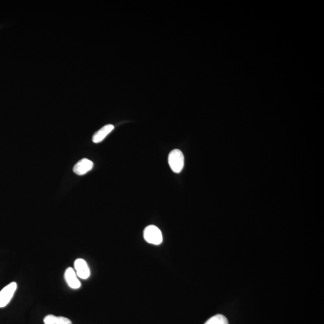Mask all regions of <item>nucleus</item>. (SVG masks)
Masks as SVG:
<instances>
[{"label":"nucleus","instance_id":"f257e3e1","mask_svg":"<svg viewBox=\"0 0 324 324\" xmlns=\"http://www.w3.org/2000/svg\"><path fill=\"white\" fill-rule=\"evenodd\" d=\"M168 163L170 168L175 173H181L184 167V155L180 149L172 151L168 156Z\"/></svg>","mask_w":324,"mask_h":324},{"label":"nucleus","instance_id":"f03ea898","mask_svg":"<svg viewBox=\"0 0 324 324\" xmlns=\"http://www.w3.org/2000/svg\"><path fill=\"white\" fill-rule=\"evenodd\" d=\"M144 239L154 245H159L163 242V235L159 228L154 225L146 227L144 231Z\"/></svg>","mask_w":324,"mask_h":324},{"label":"nucleus","instance_id":"7ed1b4c3","mask_svg":"<svg viewBox=\"0 0 324 324\" xmlns=\"http://www.w3.org/2000/svg\"><path fill=\"white\" fill-rule=\"evenodd\" d=\"M17 287L18 285L16 282H12L0 291V308L6 306L10 303Z\"/></svg>","mask_w":324,"mask_h":324},{"label":"nucleus","instance_id":"20e7f679","mask_svg":"<svg viewBox=\"0 0 324 324\" xmlns=\"http://www.w3.org/2000/svg\"><path fill=\"white\" fill-rule=\"evenodd\" d=\"M74 269L77 277L82 279H87L90 276V270L84 259L78 258L74 262Z\"/></svg>","mask_w":324,"mask_h":324},{"label":"nucleus","instance_id":"39448f33","mask_svg":"<svg viewBox=\"0 0 324 324\" xmlns=\"http://www.w3.org/2000/svg\"><path fill=\"white\" fill-rule=\"evenodd\" d=\"M65 279L68 286L73 289H77L81 287V282L77 279V276L73 268L69 267L65 273Z\"/></svg>","mask_w":324,"mask_h":324},{"label":"nucleus","instance_id":"423d86ee","mask_svg":"<svg viewBox=\"0 0 324 324\" xmlns=\"http://www.w3.org/2000/svg\"><path fill=\"white\" fill-rule=\"evenodd\" d=\"M93 163L87 159H83L74 166L73 171L74 174L78 176H83L92 170Z\"/></svg>","mask_w":324,"mask_h":324},{"label":"nucleus","instance_id":"0eeeda50","mask_svg":"<svg viewBox=\"0 0 324 324\" xmlns=\"http://www.w3.org/2000/svg\"><path fill=\"white\" fill-rule=\"evenodd\" d=\"M113 129H114V126L112 124H107V125L102 127L93 136L92 140L93 143L96 144L101 143Z\"/></svg>","mask_w":324,"mask_h":324},{"label":"nucleus","instance_id":"6e6552de","mask_svg":"<svg viewBox=\"0 0 324 324\" xmlns=\"http://www.w3.org/2000/svg\"><path fill=\"white\" fill-rule=\"evenodd\" d=\"M44 324H72V321L67 318L56 317L53 315L46 316L43 319Z\"/></svg>","mask_w":324,"mask_h":324},{"label":"nucleus","instance_id":"1a4fd4ad","mask_svg":"<svg viewBox=\"0 0 324 324\" xmlns=\"http://www.w3.org/2000/svg\"><path fill=\"white\" fill-rule=\"evenodd\" d=\"M204 324H229L227 318L222 315H216L210 318Z\"/></svg>","mask_w":324,"mask_h":324}]
</instances>
